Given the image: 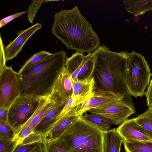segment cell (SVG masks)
Wrapping results in <instances>:
<instances>
[{
    "label": "cell",
    "mask_w": 152,
    "mask_h": 152,
    "mask_svg": "<svg viewBox=\"0 0 152 152\" xmlns=\"http://www.w3.org/2000/svg\"><path fill=\"white\" fill-rule=\"evenodd\" d=\"M68 58L64 50L51 53L20 74V95H49L59 74L66 67Z\"/></svg>",
    "instance_id": "obj_3"
},
{
    "label": "cell",
    "mask_w": 152,
    "mask_h": 152,
    "mask_svg": "<svg viewBox=\"0 0 152 152\" xmlns=\"http://www.w3.org/2000/svg\"><path fill=\"white\" fill-rule=\"evenodd\" d=\"M134 118L136 122L143 129L152 141V109L148 108Z\"/></svg>",
    "instance_id": "obj_23"
},
{
    "label": "cell",
    "mask_w": 152,
    "mask_h": 152,
    "mask_svg": "<svg viewBox=\"0 0 152 152\" xmlns=\"http://www.w3.org/2000/svg\"><path fill=\"white\" fill-rule=\"evenodd\" d=\"M121 101L120 98L113 94L94 93L89 99L76 108L75 113L83 115L91 109L104 107Z\"/></svg>",
    "instance_id": "obj_12"
},
{
    "label": "cell",
    "mask_w": 152,
    "mask_h": 152,
    "mask_svg": "<svg viewBox=\"0 0 152 152\" xmlns=\"http://www.w3.org/2000/svg\"><path fill=\"white\" fill-rule=\"evenodd\" d=\"M51 54L50 52L44 51L35 53L25 62L18 72L20 74H21L37 64Z\"/></svg>",
    "instance_id": "obj_25"
},
{
    "label": "cell",
    "mask_w": 152,
    "mask_h": 152,
    "mask_svg": "<svg viewBox=\"0 0 152 152\" xmlns=\"http://www.w3.org/2000/svg\"><path fill=\"white\" fill-rule=\"evenodd\" d=\"M42 27L41 24L38 23L28 28L18 31L15 39L4 48L6 61L16 57L27 41Z\"/></svg>",
    "instance_id": "obj_11"
},
{
    "label": "cell",
    "mask_w": 152,
    "mask_h": 152,
    "mask_svg": "<svg viewBox=\"0 0 152 152\" xmlns=\"http://www.w3.org/2000/svg\"><path fill=\"white\" fill-rule=\"evenodd\" d=\"M80 115L77 114H69L58 119L44 136V141L49 142L57 140Z\"/></svg>",
    "instance_id": "obj_13"
},
{
    "label": "cell",
    "mask_w": 152,
    "mask_h": 152,
    "mask_svg": "<svg viewBox=\"0 0 152 152\" xmlns=\"http://www.w3.org/2000/svg\"><path fill=\"white\" fill-rule=\"evenodd\" d=\"M51 32L68 49L77 52L89 53L100 46L98 35L77 6L56 13Z\"/></svg>",
    "instance_id": "obj_2"
},
{
    "label": "cell",
    "mask_w": 152,
    "mask_h": 152,
    "mask_svg": "<svg viewBox=\"0 0 152 152\" xmlns=\"http://www.w3.org/2000/svg\"><path fill=\"white\" fill-rule=\"evenodd\" d=\"M72 81L65 67L56 79L50 96L57 102L64 103L72 97Z\"/></svg>",
    "instance_id": "obj_9"
},
{
    "label": "cell",
    "mask_w": 152,
    "mask_h": 152,
    "mask_svg": "<svg viewBox=\"0 0 152 152\" xmlns=\"http://www.w3.org/2000/svg\"><path fill=\"white\" fill-rule=\"evenodd\" d=\"M126 152H152V141L123 142Z\"/></svg>",
    "instance_id": "obj_22"
},
{
    "label": "cell",
    "mask_w": 152,
    "mask_h": 152,
    "mask_svg": "<svg viewBox=\"0 0 152 152\" xmlns=\"http://www.w3.org/2000/svg\"><path fill=\"white\" fill-rule=\"evenodd\" d=\"M87 112L103 116L112 121L117 125L121 124L134 114L135 110L121 101L104 107L91 109Z\"/></svg>",
    "instance_id": "obj_8"
},
{
    "label": "cell",
    "mask_w": 152,
    "mask_h": 152,
    "mask_svg": "<svg viewBox=\"0 0 152 152\" xmlns=\"http://www.w3.org/2000/svg\"><path fill=\"white\" fill-rule=\"evenodd\" d=\"M92 53L95 58L93 77L95 84L93 93L111 94L134 109L126 83V69L130 53L111 51L101 45Z\"/></svg>",
    "instance_id": "obj_1"
},
{
    "label": "cell",
    "mask_w": 152,
    "mask_h": 152,
    "mask_svg": "<svg viewBox=\"0 0 152 152\" xmlns=\"http://www.w3.org/2000/svg\"><path fill=\"white\" fill-rule=\"evenodd\" d=\"M89 99L78 95L72 96L66 103L57 119L68 114H76V108Z\"/></svg>",
    "instance_id": "obj_21"
},
{
    "label": "cell",
    "mask_w": 152,
    "mask_h": 152,
    "mask_svg": "<svg viewBox=\"0 0 152 152\" xmlns=\"http://www.w3.org/2000/svg\"><path fill=\"white\" fill-rule=\"evenodd\" d=\"M123 142L132 141H152L143 129L135 121V118L126 119L116 129Z\"/></svg>",
    "instance_id": "obj_10"
},
{
    "label": "cell",
    "mask_w": 152,
    "mask_h": 152,
    "mask_svg": "<svg viewBox=\"0 0 152 152\" xmlns=\"http://www.w3.org/2000/svg\"><path fill=\"white\" fill-rule=\"evenodd\" d=\"M26 12H27V11L16 13L7 16L1 19L0 21V28L2 27L15 18L23 15Z\"/></svg>",
    "instance_id": "obj_32"
},
{
    "label": "cell",
    "mask_w": 152,
    "mask_h": 152,
    "mask_svg": "<svg viewBox=\"0 0 152 152\" xmlns=\"http://www.w3.org/2000/svg\"><path fill=\"white\" fill-rule=\"evenodd\" d=\"M126 10L135 17L152 10V0H124Z\"/></svg>",
    "instance_id": "obj_18"
},
{
    "label": "cell",
    "mask_w": 152,
    "mask_h": 152,
    "mask_svg": "<svg viewBox=\"0 0 152 152\" xmlns=\"http://www.w3.org/2000/svg\"><path fill=\"white\" fill-rule=\"evenodd\" d=\"M44 135L39 132L33 131L25 138L21 143L23 145L31 144L38 142H43Z\"/></svg>",
    "instance_id": "obj_30"
},
{
    "label": "cell",
    "mask_w": 152,
    "mask_h": 152,
    "mask_svg": "<svg viewBox=\"0 0 152 152\" xmlns=\"http://www.w3.org/2000/svg\"><path fill=\"white\" fill-rule=\"evenodd\" d=\"M72 96L77 95L90 99L93 95L95 82L93 77L83 80L72 81Z\"/></svg>",
    "instance_id": "obj_19"
},
{
    "label": "cell",
    "mask_w": 152,
    "mask_h": 152,
    "mask_svg": "<svg viewBox=\"0 0 152 152\" xmlns=\"http://www.w3.org/2000/svg\"><path fill=\"white\" fill-rule=\"evenodd\" d=\"M48 1H50L35 0L32 1L27 10L28 20L30 23H33L35 16L42 4Z\"/></svg>",
    "instance_id": "obj_27"
},
{
    "label": "cell",
    "mask_w": 152,
    "mask_h": 152,
    "mask_svg": "<svg viewBox=\"0 0 152 152\" xmlns=\"http://www.w3.org/2000/svg\"><path fill=\"white\" fill-rule=\"evenodd\" d=\"M42 143L44 152H69L56 140Z\"/></svg>",
    "instance_id": "obj_28"
},
{
    "label": "cell",
    "mask_w": 152,
    "mask_h": 152,
    "mask_svg": "<svg viewBox=\"0 0 152 152\" xmlns=\"http://www.w3.org/2000/svg\"><path fill=\"white\" fill-rule=\"evenodd\" d=\"M20 77L11 66L0 71V108L9 109L20 95Z\"/></svg>",
    "instance_id": "obj_7"
},
{
    "label": "cell",
    "mask_w": 152,
    "mask_h": 152,
    "mask_svg": "<svg viewBox=\"0 0 152 152\" xmlns=\"http://www.w3.org/2000/svg\"><path fill=\"white\" fill-rule=\"evenodd\" d=\"M42 142H38L27 145L21 144L17 145L13 152H30Z\"/></svg>",
    "instance_id": "obj_31"
},
{
    "label": "cell",
    "mask_w": 152,
    "mask_h": 152,
    "mask_svg": "<svg viewBox=\"0 0 152 152\" xmlns=\"http://www.w3.org/2000/svg\"><path fill=\"white\" fill-rule=\"evenodd\" d=\"M151 74L148 61L140 53H130L126 69V80L130 95L142 97L148 88Z\"/></svg>",
    "instance_id": "obj_5"
},
{
    "label": "cell",
    "mask_w": 152,
    "mask_h": 152,
    "mask_svg": "<svg viewBox=\"0 0 152 152\" xmlns=\"http://www.w3.org/2000/svg\"><path fill=\"white\" fill-rule=\"evenodd\" d=\"M50 95L42 99L31 118L22 127H26L33 132L42 118L58 104Z\"/></svg>",
    "instance_id": "obj_14"
},
{
    "label": "cell",
    "mask_w": 152,
    "mask_h": 152,
    "mask_svg": "<svg viewBox=\"0 0 152 152\" xmlns=\"http://www.w3.org/2000/svg\"><path fill=\"white\" fill-rule=\"evenodd\" d=\"M30 152H44L42 142L40 144Z\"/></svg>",
    "instance_id": "obj_36"
},
{
    "label": "cell",
    "mask_w": 152,
    "mask_h": 152,
    "mask_svg": "<svg viewBox=\"0 0 152 152\" xmlns=\"http://www.w3.org/2000/svg\"><path fill=\"white\" fill-rule=\"evenodd\" d=\"M48 96L20 95L16 99L9 109L8 115V122L16 134L33 115L40 101Z\"/></svg>",
    "instance_id": "obj_6"
},
{
    "label": "cell",
    "mask_w": 152,
    "mask_h": 152,
    "mask_svg": "<svg viewBox=\"0 0 152 152\" xmlns=\"http://www.w3.org/2000/svg\"><path fill=\"white\" fill-rule=\"evenodd\" d=\"M152 78L147 91L145 93L144 95L147 99V105L149 108L152 109Z\"/></svg>",
    "instance_id": "obj_33"
},
{
    "label": "cell",
    "mask_w": 152,
    "mask_h": 152,
    "mask_svg": "<svg viewBox=\"0 0 152 152\" xmlns=\"http://www.w3.org/2000/svg\"><path fill=\"white\" fill-rule=\"evenodd\" d=\"M66 103L58 104L42 118L33 131L44 136L56 121L58 116Z\"/></svg>",
    "instance_id": "obj_15"
},
{
    "label": "cell",
    "mask_w": 152,
    "mask_h": 152,
    "mask_svg": "<svg viewBox=\"0 0 152 152\" xmlns=\"http://www.w3.org/2000/svg\"><path fill=\"white\" fill-rule=\"evenodd\" d=\"M87 57V55L84 56L83 53L77 51L68 58L65 67L70 75L72 81L77 80L79 73Z\"/></svg>",
    "instance_id": "obj_16"
},
{
    "label": "cell",
    "mask_w": 152,
    "mask_h": 152,
    "mask_svg": "<svg viewBox=\"0 0 152 152\" xmlns=\"http://www.w3.org/2000/svg\"><path fill=\"white\" fill-rule=\"evenodd\" d=\"M15 135V130L8 122L0 121V139L14 140Z\"/></svg>",
    "instance_id": "obj_26"
},
{
    "label": "cell",
    "mask_w": 152,
    "mask_h": 152,
    "mask_svg": "<svg viewBox=\"0 0 152 152\" xmlns=\"http://www.w3.org/2000/svg\"><path fill=\"white\" fill-rule=\"evenodd\" d=\"M8 109L0 108V121L8 122Z\"/></svg>",
    "instance_id": "obj_35"
},
{
    "label": "cell",
    "mask_w": 152,
    "mask_h": 152,
    "mask_svg": "<svg viewBox=\"0 0 152 152\" xmlns=\"http://www.w3.org/2000/svg\"><path fill=\"white\" fill-rule=\"evenodd\" d=\"M1 56L0 59V71H1L6 66L5 63L6 60L5 59V54L4 52V48L3 46L1 36Z\"/></svg>",
    "instance_id": "obj_34"
},
{
    "label": "cell",
    "mask_w": 152,
    "mask_h": 152,
    "mask_svg": "<svg viewBox=\"0 0 152 152\" xmlns=\"http://www.w3.org/2000/svg\"><path fill=\"white\" fill-rule=\"evenodd\" d=\"M87 55V58L79 73L78 80H83L93 77L95 58L91 52L89 53Z\"/></svg>",
    "instance_id": "obj_24"
},
{
    "label": "cell",
    "mask_w": 152,
    "mask_h": 152,
    "mask_svg": "<svg viewBox=\"0 0 152 152\" xmlns=\"http://www.w3.org/2000/svg\"><path fill=\"white\" fill-rule=\"evenodd\" d=\"M82 117L87 122L103 131L109 130L111 126L115 124L112 121L96 114H88L86 112Z\"/></svg>",
    "instance_id": "obj_20"
},
{
    "label": "cell",
    "mask_w": 152,
    "mask_h": 152,
    "mask_svg": "<svg viewBox=\"0 0 152 152\" xmlns=\"http://www.w3.org/2000/svg\"><path fill=\"white\" fill-rule=\"evenodd\" d=\"M81 115L56 140L69 152H103L104 131Z\"/></svg>",
    "instance_id": "obj_4"
},
{
    "label": "cell",
    "mask_w": 152,
    "mask_h": 152,
    "mask_svg": "<svg viewBox=\"0 0 152 152\" xmlns=\"http://www.w3.org/2000/svg\"><path fill=\"white\" fill-rule=\"evenodd\" d=\"M18 145V142L16 140L0 139V152H13Z\"/></svg>",
    "instance_id": "obj_29"
},
{
    "label": "cell",
    "mask_w": 152,
    "mask_h": 152,
    "mask_svg": "<svg viewBox=\"0 0 152 152\" xmlns=\"http://www.w3.org/2000/svg\"><path fill=\"white\" fill-rule=\"evenodd\" d=\"M123 142L115 128L104 131L103 152H120Z\"/></svg>",
    "instance_id": "obj_17"
}]
</instances>
